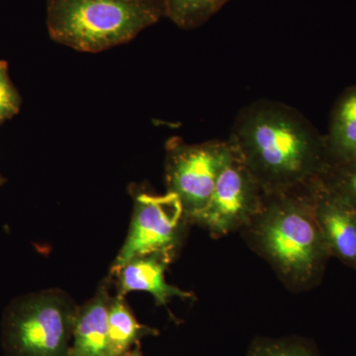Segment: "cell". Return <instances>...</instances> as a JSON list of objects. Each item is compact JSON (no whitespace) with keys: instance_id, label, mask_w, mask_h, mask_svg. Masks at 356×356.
<instances>
[{"instance_id":"6da1fadb","label":"cell","mask_w":356,"mask_h":356,"mask_svg":"<svg viewBox=\"0 0 356 356\" xmlns=\"http://www.w3.org/2000/svg\"><path fill=\"white\" fill-rule=\"evenodd\" d=\"M228 140L266 193L311 184L331 166L325 136L298 110L275 100L241 109Z\"/></svg>"},{"instance_id":"7a4b0ae2","label":"cell","mask_w":356,"mask_h":356,"mask_svg":"<svg viewBox=\"0 0 356 356\" xmlns=\"http://www.w3.org/2000/svg\"><path fill=\"white\" fill-rule=\"evenodd\" d=\"M312 182L267 193L261 210L240 232L248 247L295 293L317 285L331 257L314 210Z\"/></svg>"},{"instance_id":"3957f363","label":"cell","mask_w":356,"mask_h":356,"mask_svg":"<svg viewBox=\"0 0 356 356\" xmlns=\"http://www.w3.org/2000/svg\"><path fill=\"white\" fill-rule=\"evenodd\" d=\"M46 6L50 38L83 53L128 43L165 17V0H46Z\"/></svg>"},{"instance_id":"277c9868","label":"cell","mask_w":356,"mask_h":356,"mask_svg":"<svg viewBox=\"0 0 356 356\" xmlns=\"http://www.w3.org/2000/svg\"><path fill=\"white\" fill-rule=\"evenodd\" d=\"M76 311L62 293H39L14 302L2 322L6 355L70 356Z\"/></svg>"},{"instance_id":"5b68a950","label":"cell","mask_w":356,"mask_h":356,"mask_svg":"<svg viewBox=\"0 0 356 356\" xmlns=\"http://www.w3.org/2000/svg\"><path fill=\"white\" fill-rule=\"evenodd\" d=\"M165 179L168 192L181 202L185 216L193 222L209 202L218 177L233 154L228 140L186 144L180 138L166 142Z\"/></svg>"},{"instance_id":"8992f818","label":"cell","mask_w":356,"mask_h":356,"mask_svg":"<svg viewBox=\"0 0 356 356\" xmlns=\"http://www.w3.org/2000/svg\"><path fill=\"white\" fill-rule=\"evenodd\" d=\"M185 216L181 202L175 194L140 193L136 196L130 231L115 259L111 271L119 269L135 257L163 254L173 259L184 238Z\"/></svg>"},{"instance_id":"52a82bcc","label":"cell","mask_w":356,"mask_h":356,"mask_svg":"<svg viewBox=\"0 0 356 356\" xmlns=\"http://www.w3.org/2000/svg\"><path fill=\"white\" fill-rule=\"evenodd\" d=\"M233 154L218 177L209 202L194 222L222 238L241 232L261 210L266 191L234 149Z\"/></svg>"},{"instance_id":"ba28073f","label":"cell","mask_w":356,"mask_h":356,"mask_svg":"<svg viewBox=\"0 0 356 356\" xmlns=\"http://www.w3.org/2000/svg\"><path fill=\"white\" fill-rule=\"evenodd\" d=\"M312 193L330 254L356 268V208L323 177L312 182Z\"/></svg>"},{"instance_id":"9c48e42d","label":"cell","mask_w":356,"mask_h":356,"mask_svg":"<svg viewBox=\"0 0 356 356\" xmlns=\"http://www.w3.org/2000/svg\"><path fill=\"white\" fill-rule=\"evenodd\" d=\"M111 299L102 286L92 299L77 308L70 356H112L108 327Z\"/></svg>"},{"instance_id":"30bf717a","label":"cell","mask_w":356,"mask_h":356,"mask_svg":"<svg viewBox=\"0 0 356 356\" xmlns=\"http://www.w3.org/2000/svg\"><path fill=\"white\" fill-rule=\"evenodd\" d=\"M172 261L163 254L135 257L117 271L119 277L118 294L125 296L132 291L147 292L153 295L156 306H166L172 297L191 298V292L168 284L165 271Z\"/></svg>"},{"instance_id":"8fae6325","label":"cell","mask_w":356,"mask_h":356,"mask_svg":"<svg viewBox=\"0 0 356 356\" xmlns=\"http://www.w3.org/2000/svg\"><path fill=\"white\" fill-rule=\"evenodd\" d=\"M325 140L331 166L356 159V84L337 100Z\"/></svg>"},{"instance_id":"7c38bea8","label":"cell","mask_w":356,"mask_h":356,"mask_svg":"<svg viewBox=\"0 0 356 356\" xmlns=\"http://www.w3.org/2000/svg\"><path fill=\"white\" fill-rule=\"evenodd\" d=\"M108 327L112 356H124L142 337L158 334L156 330L136 320L121 294H117L110 302Z\"/></svg>"},{"instance_id":"4fadbf2b","label":"cell","mask_w":356,"mask_h":356,"mask_svg":"<svg viewBox=\"0 0 356 356\" xmlns=\"http://www.w3.org/2000/svg\"><path fill=\"white\" fill-rule=\"evenodd\" d=\"M232 0H165V17L182 30L205 24Z\"/></svg>"},{"instance_id":"5bb4252c","label":"cell","mask_w":356,"mask_h":356,"mask_svg":"<svg viewBox=\"0 0 356 356\" xmlns=\"http://www.w3.org/2000/svg\"><path fill=\"white\" fill-rule=\"evenodd\" d=\"M247 356H316V353L301 337H257L250 344Z\"/></svg>"},{"instance_id":"9a60e30c","label":"cell","mask_w":356,"mask_h":356,"mask_svg":"<svg viewBox=\"0 0 356 356\" xmlns=\"http://www.w3.org/2000/svg\"><path fill=\"white\" fill-rule=\"evenodd\" d=\"M323 177L356 208V159L331 166Z\"/></svg>"},{"instance_id":"2e32d148","label":"cell","mask_w":356,"mask_h":356,"mask_svg":"<svg viewBox=\"0 0 356 356\" xmlns=\"http://www.w3.org/2000/svg\"><path fill=\"white\" fill-rule=\"evenodd\" d=\"M22 98L9 76L8 64L0 60V124L20 111Z\"/></svg>"},{"instance_id":"e0dca14e","label":"cell","mask_w":356,"mask_h":356,"mask_svg":"<svg viewBox=\"0 0 356 356\" xmlns=\"http://www.w3.org/2000/svg\"><path fill=\"white\" fill-rule=\"evenodd\" d=\"M124 356H144L143 355V353H140V348L138 346V348H136L135 350L128 351L127 353H126Z\"/></svg>"},{"instance_id":"ac0fdd59","label":"cell","mask_w":356,"mask_h":356,"mask_svg":"<svg viewBox=\"0 0 356 356\" xmlns=\"http://www.w3.org/2000/svg\"><path fill=\"white\" fill-rule=\"evenodd\" d=\"M3 181H4V180L2 179L1 177H0V184H1L2 182H3Z\"/></svg>"}]
</instances>
